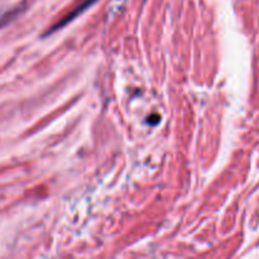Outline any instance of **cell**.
I'll return each instance as SVG.
<instances>
[{"instance_id":"6da1fadb","label":"cell","mask_w":259,"mask_h":259,"mask_svg":"<svg viewBox=\"0 0 259 259\" xmlns=\"http://www.w3.org/2000/svg\"><path fill=\"white\" fill-rule=\"evenodd\" d=\"M95 2H96V0H84L82 3L80 4V6H78V8L74 9V10L71 12V13H70V14H67V16H64V18L62 19V20L60 22V23H57V24L54 26V28H52L51 32H54V30H58V28L64 27V26L66 24V23H68V22H71V20H72V19H75L76 16H78V14L82 13L84 10H86V9H88L90 6H92V4L95 3Z\"/></svg>"}]
</instances>
